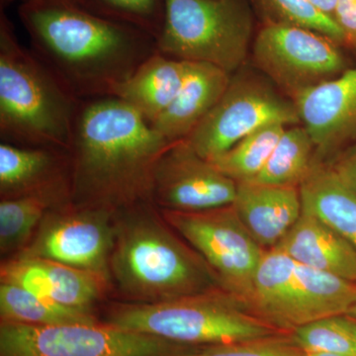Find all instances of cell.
Wrapping results in <instances>:
<instances>
[{"mask_svg": "<svg viewBox=\"0 0 356 356\" xmlns=\"http://www.w3.org/2000/svg\"><path fill=\"white\" fill-rule=\"evenodd\" d=\"M19 17L31 50L74 97H108L158 51L149 33L106 19L70 0H30Z\"/></svg>", "mask_w": 356, "mask_h": 356, "instance_id": "obj_1", "label": "cell"}, {"mask_svg": "<svg viewBox=\"0 0 356 356\" xmlns=\"http://www.w3.org/2000/svg\"><path fill=\"white\" fill-rule=\"evenodd\" d=\"M170 145L118 98L83 100L70 149L72 202L112 210L151 202L154 168Z\"/></svg>", "mask_w": 356, "mask_h": 356, "instance_id": "obj_2", "label": "cell"}, {"mask_svg": "<svg viewBox=\"0 0 356 356\" xmlns=\"http://www.w3.org/2000/svg\"><path fill=\"white\" fill-rule=\"evenodd\" d=\"M153 205L146 201L115 211L110 276L122 294L132 303H158L222 288L201 255L178 240Z\"/></svg>", "mask_w": 356, "mask_h": 356, "instance_id": "obj_3", "label": "cell"}, {"mask_svg": "<svg viewBox=\"0 0 356 356\" xmlns=\"http://www.w3.org/2000/svg\"><path fill=\"white\" fill-rule=\"evenodd\" d=\"M79 104L34 51L20 43L1 11V142L70 152Z\"/></svg>", "mask_w": 356, "mask_h": 356, "instance_id": "obj_4", "label": "cell"}, {"mask_svg": "<svg viewBox=\"0 0 356 356\" xmlns=\"http://www.w3.org/2000/svg\"><path fill=\"white\" fill-rule=\"evenodd\" d=\"M106 324L191 346L287 334L250 313L224 288L158 303L120 304L110 310Z\"/></svg>", "mask_w": 356, "mask_h": 356, "instance_id": "obj_5", "label": "cell"}, {"mask_svg": "<svg viewBox=\"0 0 356 356\" xmlns=\"http://www.w3.org/2000/svg\"><path fill=\"white\" fill-rule=\"evenodd\" d=\"M243 303L267 324L290 334L318 318L348 313L356 303V283L271 248L264 252Z\"/></svg>", "mask_w": 356, "mask_h": 356, "instance_id": "obj_6", "label": "cell"}, {"mask_svg": "<svg viewBox=\"0 0 356 356\" xmlns=\"http://www.w3.org/2000/svg\"><path fill=\"white\" fill-rule=\"evenodd\" d=\"M254 22L245 0H165L159 53L235 72L247 58Z\"/></svg>", "mask_w": 356, "mask_h": 356, "instance_id": "obj_7", "label": "cell"}, {"mask_svg": "<svg viewBox=\"0 0 356 356\" xmlns=\"http://www.w3.org/2000/svg\"><path fill=\"white\" fill-rule=\"evenodd\" d=\"M199 348L98 323L0 325V356H184Z\"/></svg>", "mask_w": 356, "mask_h": 356, "instance_id": "obj_8", "label": "cell"}, {"mask_svg": "<svg viewBox=\"0 0 356 356\" xmlns=\"http://www.w3.org/2000/svg\"><path fill=\"white\" fill-rule=\"evenodd\" d=\"M163 217L201 255L222 288L243 302L266 250L250 235L233 204L197 212L163 210Z\"/></svg>", "mask_w": 356, "mask_h": 356, "instance_id": "obj_9", "label": "cell"}, {"mask_svg": "<svg viewBox=\"0 0 356 356\" xmlns=\"http://www.w3.org/2000/svg\"><path fill=\"white\" fill-rule=\"evenodd\" d=\"M115 211L70 202L50 211L27 247L16 255L60 262L110 277Z\"/></svg>", "mask_w": 356, "mask_h": 356, "instance_id": "obj_10", "label": "cell"}, {"mask_svg": "<svg viewBox=\"0 0 356 356\" xmlns=\"http://www.w3.org/2000/svg\"><path fill=\"white\" fill-rule=\"evenodd\" d=\"M298 125L294 103L255 79H231L228 88L187 139L203 159L214 161L236 143L270 124Z\"/></svg>", "mask_w": 356, "mask_h": 356, "instance_id": "obj_11", "label": "cell"}, {"mask_svg": "<svg viewBox=\"0 0 356 356\" xmlns=\"http://www.w3.org/2000/svg\"><path fill=\"white\" fill-rule=\"evenodd\" d=\"M336 42L299 26L266 23L254 43V58L271 79L296 97L344 72Z\"/></svg>", "mask_w": 356, "mask_h": 356, "instance_id": "obj_12", "label": "cell"}, {"mask_svg": "<svg viewBox=\"0 0 356 356\" xmlns=\"http://www.w3.org/2000/svg\"><path fill=\"white\" fill-rule=\"evenodd\" d=\"M236 182L199 156L185 140L161 154L152 178L151 202L165 211L197 212L231 205Z\"/></svg>", "mask_w": 356, "mask_h": 356, "instance_id": "obj_13", "label": "cell"}, {"mask_svg": "<svg viewBox=\"0 0 356 356\" xmlns=\"http://www.w3.org/2000/svg\"><path fill=\"white\" fill-rule=\"evenodd\" d=\"M293 99L318 158L356 144V67Z\"/></svg>", "mask_w": 356, "mask_h": 356, "instance_id": "obj_14", "label": "cell"}, {"mask_svg": "<svg viewBox=\"0 0 356 356\" xmlns=\"http://www.w3.org/2000/svg\"><path fill=\"white\" fill-rule=\"evenodd\" d=\"M1 282L29 290L60 305L90 310L104 293L107 280L88 273L39 257H16L2 264Z\"/></svg>", "mask_w": 356, "mask_h": 356, "instance_id": "obj_15", "label": "cell"}, {"mask_svg": "<svg viewBox=\"0 0 356 356\" xmlns=\"http://www.w3.org/2000/svg\"><path fill=\"white\" fill-rule=\"evenodd\" d=\"M233 206L250 235L264 250L275 248L302 214L300 187L236 184Z\"/></svg>", "mask_w": 356, "mask_h": 356, "instance_id": "obj_16", "label": "cell"}, {"mask_svg": "<svg viewBox=\"0 0 356 356\" xmlns=\"http://www.w3.org/2000/svg\"><path fill=\"white\" fill-rule=\"evenodd\" d=\"M229 83V72L220 67L187 62L181 88L152 127L170 144L187 139L219 102Z\"/></svg>", "mask_w": 356, "mask_h": 356, "instance_id": "obj_17", "label": "cell"}, {"mask_svg": "<svg viewBox=\"0 0 356 356\" xmlns=\"http://www.w3.org/2000/svg\"><path fill=\"white\" fill-rule=\"evenodd\" d=\"M294 261L356 283V250L331 227L302 211L298 221L275 248Z\"/></svg>", "mask_w": 356, "mask_h": 356, "instance_id": "obj_18", "label": "cell"}, {"mask_svg": "<svg viewBox=\"0 0 356 356\" xmlns=\"http://www.w3.org/2000/svg\"><path fill=\"white\" fill-rule=\"evenodd\" d=\"M70 180V152L0 144L1 199L34 193Z\"/></svg>", "mask_w": 356, "mask_h": 356, "instance_id": "obj_19", "label": "cell"}, {"mask_svg": "<svg viewBox=\"0 0 356 356\" xmlns=\"http://www.w3.org/2000/svg\"><path fill=\"white\" fill-rule=\"evenodd\" d=\"M186 70V60L156 51L117 86L112 97L126 103L152 125L177 95Z\"/></svg>", "mask_w": 356, "mask_h": 356, "instance_id": "obj_20", "label": "cell"}, {"mask_svg": "<svg viewBox=\"0 0 356 356\" xmlns=\"http://www.w3.org/2000/svg\"><path fill=\"white\" fill-rule=\"evenodd\" d=\"M300 193L302 211L322 220L356 250V193L331 165L315 161Z\"/></svg>", "mask_w": 356, "mask_h": 356, "instance_id": "obj_21", "label": "cell"}, {"mask_svg": "<svg viewBox=\"0 0 356 356\" xmlns=\"http://www.w3.org/2000/svg\"><path fill=\"white\" fill-rule=\"evenodd\" d=\"M72 202L70 180L26 194L1 199L0 202V252L20 254L32 240L36 229L50 211Z\"/></svg>", "mask_w": 356, "mask_h": 356, "instance_id": "obj_22", "label": "cell"}, {"mask_svg": "<svg viewBox=\"0 0 356 356\" xmlns=\"http://www.w3.org/2000/svg\"><path fill=\"white\" fill-rule=\"evenodd\" d=\"M1 322L30 325L96 324L90 310L55 303L11 283L0 284Z\"/></svg>", "mask_w": 356, "mask_h": 356, "instance_id": "obj_23", "label": "cell"}, {"mask_svg": "<svg viewBox=\"0 0 356 356\" xmlns=\"http://www.w3.org/2000/svg\"><path fill=\"white\" fill-rule=\"evenodd\" d=\"M315 146L304 126L285 129L266 165L250 184L300 187L315 163Z\"/></svg>", "mask_w": 356, "mask_h": 356, "instance_id": "obj_24", "label": "cell"}, {"mask_svg": "<svg viewBox=\"0 0 356 356\" xmlns=\"http://www.w3.org/2000/svg\"><path fill=\"white\" fill-rule=\"evenodd\" d=\"M288 126H264L243 138L211 163L236 184L250 182L261 172Z\"/></svg>", "mask_w": 356, "mask_h": 356, "instance_id": "obj_25", "label": "cell"}, {"mask_svg": "<svg viewBox=\"0 0 356 356\" xmlns=\"http://www.w3.org/2000/svg\"><path fill=\"white\" fill-rule=\"evenodd\" d=\"M290 336L305 353L356 356V320L346 314L318 318L297 327Z\"/></svg>", "mask_w": 356, "mask_h": 356, "instance_id": "obj_26", "label": "cell"}, {"mask_svg": "<svg viewBox=\"0 0 356 356\" xmlns=\"http://www.w3.org/2000/svg\"><path fill=\"white\" fill-rule=\"evenodd\" d=\"M95 15L143 30L158 39L165 18V0H70Z\"/></svg>", "mask_w": 356, "mask_h": 356, "instance_id": "obj_27", "label": "cell"}, {"mask_svg": "<svg viewBox=\"0 0 356 356\" xmlns=\"http://www.w3.org/2000/svg\"><path fill=\"white\" fill-rule=\"evenodd\" d=\"M266 23L299 26L343 43V33L334 18L315 8L308 0H254Z\"/></svg>", "mask_w": 356, "mask_h": 356, "instance_id": "obj_28", "label": "cell"}, {"mask_svg": "<svg viewBox=\"0 0 356 356\" xmlns=\"http://www.w3.org/2000/svg\"><path fill=\"white\" fill-rule=\"evenodd\" d=\"M290 334L199 348L184 356H305Z\"/></svg>", "mask_w": 356, "mask_h": 356, "instance_id": "obj_29", "label": "cell"}, {"mask_svg": "<svg viewBox=\"0 0 356 356\" xmlns=\"http://www.w3.org/2000/svg\"><path fill=\"white\" fill-rule=\"evenodd\" d=\"M332 18L343 33V44L356 49V0H337Z\"/></svg>", "mask_w": 356, "mask_h": 356, "instance_id": "obj_30", "label": "cell"}, {"mask_svg": "<svg viewBox=\"0 0 356 356\" xmlns=\"http://www.w3.org/2000/svg\"><path fill=\"white\" fill-rule=\"evenodd\" d=\"M331 168L356 193V144L339 153L332 161Z\"/></svg>", "mask_w": 356, "mask_h": 356, "instance_id": "obj_31", "label": "cell"}, {"mask_svg": "<svg viewBox=\"0 0 356 356\" xmlns=\"http://www.w3.org/2000/svg\"><path fill=\"white\" fill-rule=\"evenodd\" d=\"M309 2L317 8L321 13L332 18L334 9H336L337 0H308Z\"/></svg>", "mask_w": 356, "mask_h": 356, "instance_id": "obj_32", "label": "cell"}, {"mask_svg": "<svg viewBox=\"0 0 356 356\" xmlns=\"http://www.w3.org/2000/svg\"><path fill=\"white\" fill-rule=\"evenodd\" d=\"M305 356H343V355H332V353H306Z\"/></svg>", "mask_w": 356, "mask_h": 356, "instance_id": "obj_33", "label": "cell"}, {"mask_svg": "<svg viewBox=\"0 0 356 356\" xmlns=\"http://www.w3.org/2000/svg\"><path fill=\"white\" fill-rule=\"evenodd\" d=\"M346 315L350 316L351 318H355L356 320V303L351 307L350 310L346 313Z\"/></svg>", "mask_w": 356, "mask_h": 356, "instance_id": "obj_34", "label": "cell"}, {"mask_svg": "<svg viewBox=\"0 0 356 356\" xmlns=\"http://www.w3.org/2000/svg\"><path fill=\"white\" fill-rule=\"evenodd\" d=\"M11 1H15V0H1V3L3 4V2L4 3H6V2ZM20 1L22 2V3H24V2L30 1V0H20Z\"/></svg>", "mask_w": 356, "mask_h": 356, "instance_id": "obj_35", "label": "cell"}]
</instances>
